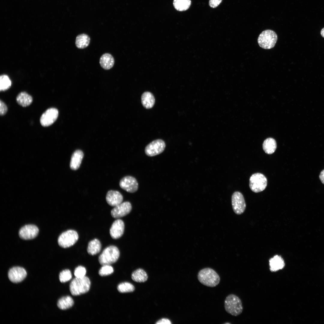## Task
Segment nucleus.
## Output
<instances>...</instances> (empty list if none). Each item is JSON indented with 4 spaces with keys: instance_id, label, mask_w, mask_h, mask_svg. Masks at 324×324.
I'll return each mask as SVG.
<instances>
[{
    "instance_id": "nucleus-31",
    "label": "nucleus",
    "mask_w": 324,
    "mask_h": 324,
    "mask_svg": "<svg viewBox=\"0 0 324 324\" xmlns=\"http://www.w3.org/2000/svg\"><path fill=\"white\" fill-rule=\"evenodd\" d=\"M113 271V268L110 265H104L99 270V274L102 276H106L111 274Z\"/></svg>"
},
{
    "instance_id": "nucleus-29",
    "label": "nucleus",
    "mask_w": 324,
    "mask_h": 324,
    "mask_svg": "<svg viewBox=\"0 0 324 324\" xmlns=\"http://www.w3.org/2000/svg\"><path fill=\"white\" fill-rule=\"evenodd\" d=\"M11 81L8 76L6 75L1 76L0 78V90L1 91L6 90L10 88Z\"/></svg>"
},
{
    "instance_id": "nucleus-36",
    "label": "nucleus",
    "mask_w": 324,
    "mask_h": 324,
    "mask_svg": "<svg viewBox=\"0 0 324 324\" xmlns=\"http://www.w3.org/2000/svg\"><path fill=\"white\" fill-rule=\"evenodd\" d=\"M319 178L322 183L324 184V169L321 172L319 175Z\"/></svg>"
},
{
    "instance_id": "nucleus-8",
    "label": "nucleus",
    "mask_w": 324,
    "mask_h": 324,
    "mask_svg": "<svg viewBox=\"0 0 324 324\" xmlns=\"http://www.w3.org/2000/svg\"><path fill=\"white\" fill-rule=\"evenodd\" d=\"M165 147L166 144L164 141L161 139H157L152 141L146 146L145 152L148 156H155L162 153Z\"/></svg>"
},
{
    "instance_id": "nucleus-17",
    "label": "nucleus",
    "mask_w": 324,
    "mask_h": 324,
    "mask_svg": "<svg viewBox=\"0 0 324 324\" xmlns=\"http://www.w3.org/2000/svg\"><path fill=\"white\" fill-rule=\"evenodd\" d=\"M269 265L270 271L275 272L284 268L285 263L282 258L277 255L269 259Z\"/></svg>"
},
{
    "instance_id": "nucleus-37",
    "label": "nucleus",
    "mask_w": 324,
    "mask_h": 324,
    "mask_svg": "<svg viewBox=\"0 0 324 324\" xmlns=\"http://www.w3.org/2000/svg\"><path fill=\"white\" fill-rule=\"evenodd\" d=\"M321 34L322 36L324 38V28H323L321 31Z\"/></svg>"
},
{
    "instance_id": "nucleus-20",
    "label": "nucleus",
    "mask_w": 324,
    "mask_h": 324,
    "mask_svg": "<svg viewBox=\"0 0 324 324\" xmlns=\"http://www.w3.org/2000/svg\"><path fill=\"white\" fill-rule=\"evenodd\" d=\"M141 100L142 106L146 109L152 108L155 102L154 96L152 93L148 92H145L142 94Z\"/></svg>"
},
{
    "instance_id": "nucleus-34",
    "label": "nucleus",
    "mask_w": 324,
    "mask_h": 324,
    "mask_svg": "<svg viewBox=\"0 0 324 324\" xmlns=\"http://www.w3.org/2000/svg\"><path fill=\"white\" fill-rule=\"evenodd\" d=\"M222 0H209V5L213 8H216L221 2Z\"/></svg>"
},
{
    "instance_id": "nucleus-16",
    "label": "nucleus",
    "mask_w": 324,
    "mask_h": 324,
    "mask_svg": "<svg viewBox=\"0 0 324 324\" xmlns=\"http://www.w3.org/2000/svg\"><path fill=\"white\" fill-rule=\"evenodd\" d=\"M123 197L119 191L117 190L109 191L106 196V200L110 206L115 207L122 202Z\"/></svg>"
},
{
    "instance_id": "nucleus-24",
    "label": "nucleus",
    "mask_w": 324,
    "mask_h": 324,
    "mask_svg": "<svg viewBox=\"0 0 324 324\" xmlns=\"http://www.w3.org/2000/svg\"><path fill=\"white\" fill-rule=\"evenodd\" d=\"M17 103L23 107L29 105L32 101V97L25 92L20 93L16 98Z\"/></svg>"
},
{
    "instance_id": "nucleus-13",
    "label": "nucleus",
    "mask_w": 324,
    "mask_h": 324,
    "mask_svg": "<svg viewBox=\"0 0 324 324\" xmlns=\"http://www.w3.org/2000/svg\"><path fill=\"white\" fill-rule=\"evenodd\" d=\"M39 232L38 227L35 225L28 224L22 227L20 230L19 236L21 238L28 240L35 238Z\"/></svg>"
},
{
    "instance_id": "nucleus-3",
    "label": "nucleus",
    "mask_w": 324,
    "mask_h": 324,
    "mask_svg": "<svg viewBox=\"0 0 324 324\" xmlns=\"http://www.w3.org/2000/svg\"><path fill=\"white\" fill-rule=\"evenodd\" d=\"M91 282L89 278L85 276L75 278L70 282V290L73 296H78L87 292L90 288Z\"/></svg>"
},
{
    "instance_id": "nucleus-11",
    "label": "nucleus",
    "mask_w": 324,
    "mask_h": 324,
    "mask_svg": "<svg viewBox=\"0 0 324 324\" xmlns=\"http://www.w3.org/2000/svg\"><path fill=\"white\" fill-rule=\"evenodd\" d=\"M121 188L128 192L134 193L138 188V184L135 178L131 176H126L122 178L119 182Z\"/></svg>"
},
{
    "instance_id": "nucleus-1",
    "label": "nucleus",
    "mask_w": 324,
    "mask_h": 324,
    "mask_svg": "<svg viewBox=\"0 0 324 324\" xmlns=\"http://www.w3.org/2000/svg\"><path fill=\"white\" fill-rule=\"evenodd\" d=\"M199 281L203 285L209 287L217 286L220 281V278L217 272L210 268H206L200 270L197 274Z\"/></svg>"
},
{
    "instance_id": "nucleus-30",
    "label": "nucleus",
    "mask_w": 324,
    "mask_h": 324,
    "mask_svg": "<svg viewBox=\"0 0 324 324\" xmlns=\"http://www.w3.org/2000/svg\"><path fill=\"white\" fill-rule=\"evenodd\" d=\"M71 272L68 269H65L61 272L59 275V279L62 283H64L70 280L72 278Z\"/></svg>"
},
{
    "instance_id": "nucleus-19",
    "label": "nucleus",
    "mask_w": 324,
    "mask_h": 324,
    "mask_svg": "<svg viewBox=\"0 0 324 324\" xmlns=\"http://www.w3.org/2000/svg\"><path fill=\"white\" fill-rule=\"evenodd\" d=\"M99 63L100 66L104 69L106 70H109L114 65V59L111 54L105 53L100 57Z\"/></svg>"
},
{
    "instance_id": "nucleus-4",
    "label": "nucleus",
    "mask_w": 324,
    "mask_h": 324,
    "mask_svg": "<svg viewBox=\"0 0 324 324\" xmlns=\"http://www.w3.org/2000/svg\"><path fill=\"white\" fill-rule=\"evenodd\" d=\"M120 252L118 248L111 245L105 248L99 256V262L102 266L113 263L118 260Z\"/></svg>"
},
{
    "instance_id": "nucleus-10",
    "label": "nucleus",
    "mask_w": 324,
    "mask_h": 324,
    "mask_svg": "<svg viewBox=\"0 0 324 324\" xmlns=\"http://www.w3.org/2000/svg\"><path fill=\"white\" fill-rule=\"evenodd\" d=\"M58 114V110L55 108H51L47 110L41 115L40 122L44 127L49 126L57 119Z\"/></svg>"
},
{
    "instance_id": "nucleus-2",
    "label": "nucleus",
    "mask_w": 324,
    "mask_h": 324,
    "mask_svg": "<svg viewBox=\"0 0 324 324\" xmlns=\"http://www.w3.org/2000/svg\"><path fill=\"white\" fill-rule=\"evenodd\" d=\"M224 306L226 311L234 316L239 315L243 310L241 300L237 296L232 294L226 296L224 301Z\"/></svg>"
},
{
    "instance_id": "nucleus-6",
    "label": "nucleus",
    "mask_w": 324,
    "mask_h": 324,
    "mask_svg": "<svg viewBox=\"0 0 324 324\" xmlns=\"http://www.w3.org/2000/svg\"><path fill=\"white\" fill-rule=\"evenodd\" d=\"M267 181L262 174L256 173L252 175L249 179V187L251 190L255 193L263 190L267 185Z\"/></svg>"
},
{
    "instance_id": "nucleus-18",
    "label": "nucleus",
    "mask_w": 324,
    "mask_h": 324,
    "mask_svg": "<svg viewBox=\"0 0 324 324\" xmlns=\"http://www.w3.org/2000/svg\"><path fill=\"white\" fill-rule=\"evenodd\" d=\"M83 156V152L80 150H76L73 153L70 163V167L72 170H76L79 168Z\"/></svg>"
},
{
    "instance_id": "nucleus-12",
    "label": "nucleus",
    "mask_w": 324,
    "mask_h": 324,
    "mask_svg": "<svg viewBox=\"0 0 324 324\" xmlns=\"http://www.w3.org/2000/svg\"><path fill=\"white\" fill-rule=\"evenodd\" d=\"M131 209L130 203L128 201L124 202L115 206L111 211V214L113 218H119L129 214Z\"/></svg>"
},
{
    "instance_id": "nucleus-21",
    "label": "nucleus",
    "mask_w": 324,
    "mask_h": 324,
    "mask_svg": "<svg viewBox=\"0 0 324 324\" xmlns=\"http://www.w3.org/2000/svg\"><path fill=\"white\" fill-rule=\"evenodd\" d=\"M90 41V38L88 35L85 34H82L76 36L75 44L77 48L82 49L88 46Z\"/></svg>"
},
{
    "instance_id": "nucleus-35",
    "label": "nucleus",
    "mask_w": 324,
    "mask_h": 324,
    "mask_svg": "<svg viewBox=\"0 0 324 324\" xmlns=\"http://www.w3.org/2000/svg\"><path fill=\"white\" fill-rule=\"evenodd\" d=\"M156 324H171V322L170 320L166 318H163L158 321L156 323Z\"/></svg>"
},
{
    "instance_id": "nucleus-25",
    "label": "nucleus",
    "mask_w": 324,
    "mask_h": 324,
    "mask_svg": "<svg viewBox=\"0 0 324 324\" xmlns=\"http://www.w3.org/2000/svg\"><path fill=\"white\" fill-rule=\"evenodd\" d=\"M131 278L135 281L137 282H143L147 280L148 276L144 270L139 268L132 273Z\"/></svg>"
},
{
    "instance_id": "nucleus-26",
    "label": "nucleus",
    "mask_w": 324,
    "mask_h": 324,
    "mask_svg": "<svg viewBox=\"0 0 324 324\" xmlns=\"http://www.w3.org/2000/svg\"><path fill=\"white\" fill-rule=\"evenodd\" d=\"M74 304L72 298L69 296H64L60 299L58 302L57 306L62 310H66L71 307Z\"/></svg>"
},
{
    "instance_id": "nucleus-22",
    "label": "nucleus",
    "mask_w": 324,
    "mask_h": 324,
    "mask_svg": "<svg viewBox=\"0 0 324 324\" xmlns=\"http://www.w3.org/2000/svg\"><path fill=\"white\" fill-rule=\"evenodd\" d=\"M262 148L266 153L268 154H272L275 152L277 148L276 141L272 138H269L266 139L263 142Z\"/></svg>"
},
{
    "instance_id": "nucleus-32",
    "label": "nucleus",
    "mask_w": 324,
    "mask_h": 324,
    "mask_svg": "<svg viewBox=\"0 0 324 324\" xmlns=\"http://www.w3.org/2000/svg\"><path fill=\"white\" fill-rule=\"evenodd\" d=\"M86 270L85 268L81 266L77 267L74 271V275L76 278H81L85 276Z\"/></svg>"
},
{
    "instance_id": "nucleus-14",
    "label": "nucleus",
    "mask_w": 324,
    "mask_h": 324,
    "mask_svg": "<svg viewBox=\"0 0 324 324\" xmlns=\"http://www.w3.org/2000/svg\"><path fill=\"white\" fill-rule=\"evenodd\" d=\"M27 273L23 268L14 267L10 269L8 272L9 279L14 283H17L22 281L26 277Z\"/></svg>"
},
{
    "instance_id": "nucleus-27",
    "label": "nucleus",
    "mask_w": 324,
    "mask_h": 324,
    "mask_svg": "<svg viewBox=\"0 0 324 324\" xmlns=\"http://www.w3.org/2000/svg\"><path fill=\"white\" fill-rule=\"evenodd\" d=\"M191 4L190 0H173V4L177 10L182 11L188 9Z\"/></svg>"
},
{
    "instance_id": "nucleus-15",
    "label": "nucleus",
    "mask_w": 324,
    "mask_h": 324,
    "mask_svg": "<svg viewBox=\"0 0 324 324\" xmlns=\"http://www.w3.org/2000/svg\"><path fill=\"white\" fill-rule=\"evenodd\" d=\"M124 228L123 221L121 219H118L113 223L110 230L111 237L114 239H117L121 237L123 235Z\"/></svg>"
},
{
    "instance_id": "nucleus-5",
    "label": "nucleus",
    "mask_w": 324,
    "mask_h": 324,
    "mask_svg": "<svg viewBox=\"0 0 324 324\" xmlns=\"http://www.w3.org/2000/svg\"><path fill=\"white\" fill-rule=\"evenodd\" d=\"M277 39L276 33L273 31L268 29L263 31L260 34L258 38V43L262 48L269 49L274 46Z\"/></svg>"
},
{
    "instance_id": "nucleus-7",
    "label": "nucleus",
    "mask_w": 324,
    "mask_h": 324,
    "mask_svg": "<svg viewBox=\"0 0 324 324\" xmlns=\"http://www.w3.org/2000/svg\"><path fill=\"white\" fill-rule=\"evenodd\" d=\"M77 232L73 230H68L62 233L58 238V243L61 247L66 248L74 244L78 239Z\"/></svg>"
},
{
    "instance_id": "nucleus-9",
    "label": "nucleus",
    "mask_w": 324,
    "mask_h": 324,
    "mask_svg": "<svg viewBox=\"0 0 324 324\" xmlns=\"http://www.w3.org/2000/svg\"><path fill=\"white\" fill-rule=\"evenodd\" d=\"M231 202L233 210L235 214H242L246 208V204L242 194L240 192L235 191L232 194Z\"/></svg>"
},
{
    "instance_id": "nucleus-33",
    "label": "nucleus",
    "mask_w": 324,
    "mask_h": 324,
    "mask_svg": "<svg viewBox=\"0 0 324 324\" xmlns=\"http://www.w3.org/2000/svg\"><path fill=\"white\" fill-rule=\"evenodd\" d=\"M0 114L1 116H3L5 115L7 111V107L5 104L1 100H0Z\"/></svg>"
},
{
    "instance_id": "nucleus-23",
    "label": "nucleus",
    "mask_w": 324,
    "mask_h": 324,
    "mask_svg": "<svg viewBox=\"0 0 324 324\" xmlns=\"http://www.w3.org/2000/svg\"><path fill=\"white\" fill-rule=\"evenodd\" d=\"M101 245L100 241L97 239H94L89 242L87 251L89 254L94 255L100 251Z\"/></svg>"
},
{
    "instance_id": "nucleus-28",
    "label": "nucleus",
    "mask_w": 324,
    "mask_h": 324,
    "mask_svg": "<svg viewBox=\"0 0 324 324\" xmlns=\"http://www.w3.org/2000/svg\"><path fill=\"white\" fill-rule=\"evenodd\" d=\"M117 289L121 293L131 292L135 290L134 285L129 282H124L119 284L118 286Z\"/></svg>"
}]
</instances>
